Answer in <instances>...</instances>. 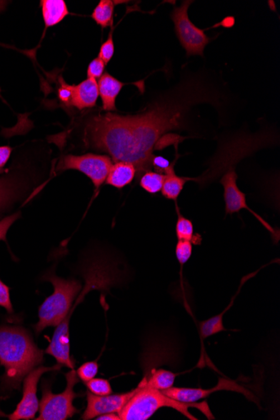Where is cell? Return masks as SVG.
Wrapping results in <instances>:
<instances>
[{"mask_svg": "<svg viewBox=\"0 0 280 420\" xmlns=\"http://www.w3.org/2000/svg\"><path fill=\"white\" fill-rule=\"evenodd\" d=\"M23 185L16 176L0 177V216L9 211L21 199Z\"/></svg>", "mask_w": 280, "mask_h": 420, "instance_id": "obj_12", "label": "cell"}, {"mask_svg": "<svg viewBox=\"0 0 280 420\" xmlns=\"http://www.w3.org/2000/svg\"><path fill=\"white\" fill-rule=\"evenodd\" d=\"M171 166L170 161L162 156H154L152 159V166L158 173L165 174L169 168Z\"/></svg>", "mask_w": 280, "mask_h": 420, "instance_id": "obj_30", "label": "cell"}, {"mask_svg": "<svg viewBox=\"0 0 280 420\" xmlns=\"http://www.w3.org/2000/svg\"><path fill=\"white\" fill-rule=\"evenodd\" d=\"M44 278L53 284L54 292L39 309V321L35 325L37 335L46 328L57 326L66 320L81 289V284L76 279L59 278L51 271L46 273Z\"/></svg>", "mask_w": 280, "mask_h": 420, "instance_id": "obj_4", "label": "cell"}, {"mask_svg": "<svg viewBox=\"0 0 280 420\" xmlns=\"http://www.w3.org/2000/svg\"><path fill=\"white\" fill-rule=\"evenodd\" d=\"M165 175L153 171H147L140 179V186L151 194H156L162 190Z\"/></svg>", "mask_w": 280, "mask_h": 420, "instance_id": "obj_20", "label": "cell"}, {"mask_svg": "<svg viewBox=\"0 0 280 420\" xmlns=\"http://www.w3.org/2000/svg\"><path fill=\"white\" fill-rule=\"evenodd\" d=\"M114 54V42L113 31L110 32L108 40L100 48L99 57L102 59L106 65L112 59Z\"/></svg>", "mask_w": 280, "mask_h": 420, "instance_id": "obj_26", "label": "cell"}, {"mask_svg": "<svg viewBox=\"0 0 280 420\" xmlns=\"http://www.w3.org/2000/svg\"><path fill=\"white\" fill-rule=\"evenodd\" d=\"M136 175V169L131 163L116 162L111 167L106 182L107 184L121 189L131 183Z\"/></svg>", "mask_w": 280, "mask_h": 420, "instance_id": "obj_15", "label": "cell"}, {"mask_svg": "<svg viewBox=\"0 0 280 420\" xmlns=\"http://www.w3.org/2000/svg\"><path fill=\"white\" fill-rule=\"evenodd\" d=\"M175 165L176 161L171 163L170 168L164 174L166 177L161 190L164 196L173 201L177 200L186 181H191L190 178L178 176L174 170Z\"/></svg>", "mask_w": 280, "mask_h": 420, "instance_id": "obj_17", "label": "cell"}, {"mask_svg": "<svg viewBox=\"0 0 280 420\" xmlns=\"http://www.w3.org/2000/svg\"><path fill=\"white\" fill-rule=\"evenodd\" d=\"M99 96V85L96 81L86 79L77 86H74V98L71 106L79 110L94 108Z\"/></svg>", "mask_w": 280, "mask_h": 420, "instance_id": "obj_13", "label": "cell"}, {"mask_svg": "<svg viewBox=\"0 0 280 420\" xmlns=\"http://www.w3.org/2000/svg\"><path fill=\"white\" fill-rule=\"evenodd\" d=\"M112 159L108 156L96 154H86L84 156H66L61 159L58 171L75 170L83 172L93 181L96 190L107 179Z\"/></svg>", "mask_w": 280, "mask_h": 420, "instance_id": "obj_7", "label": "cell"}, {"mask_svg": "<svg viewBox=\"0 0 280 420\" xmlns=\"http://www.w3.org/2000/svg\"><path fill=\"white\" fill-rule=\"evenodd\" d=\"M236 179H238V175H236L234 167H231L221 177V183L224 188L226 214H234L243 209L249 210L251 214L257 217L259 221H261L264 226L272 231V229L270 228L266 221H264L261 217L249 209L247 201H246V195L240 191L238 185H236Z\"/></svg>", "mask_w": 280, "mask_h": 420, "instance_id": "obj_11", "label": "cell"}, {"mask_svg": "<svg viewBox=\"0 0 280 420\" xmlns=\"http://www.w3.org/2000/svg\"><path fill=\"white\" fill-rule=\"evenodd\" d=\"M41 6L46 27L57 25L69 14L64 0H42Z\"/></svg>", "mask_w": 280, "mask_h": 420, "instance_id": "obj_16", "label": "cell"}, {"mask_svg": "<svg viewBox=\"0 0 280 420\" xmlns=\"http://www.w3.org/2000/svg\"><path fill=\"white\" fill-rule=\"evenodd\" d=\"M116 3L117 2L112 1V0H101L98 6L91 14V18L94 19L96 25L103 29L113 26Z\"/></svg>", "mask_w": 280, "mask_h": 420, "instance_id": "obj_19", "label": "cell"}, {"mask_svg": "<svg viewBox=\"0 0 280 420\" xmlns=\"http://www.w3.org/2000/svg\"><path fill=\"white\" fill-rule=\"evenodd\" d=\"M125 84H126L116 79L108 72H106L100 77L98 85L104 111L112 112V111L117 110L116 109V99H117V96Z\"/></svg>", "mask_w": 280, "mask_h": 420, "instance_id": "obj_14", "label": "cell"}, {"mask_svg": "<svg viewBox=\"0 0 280 420\" xmlns=\"http://www.w3.org/2000/svg\"><path fill=\"white\" fill-rule=\"evenodd\" d=\"M99 373V364L94 361H88L81 365L76 371V374L84 383L89 382L91 379L95 378Z\"/></svg>", "mask_w": 280, "mask_h": 420, "instance_id": "obj_24", "label": "cell"}, {"mask_svg": "<svg viewBox=\"0 0 280 420\" xmlns=\"http://www.w3.org/2000/svg\"><path fill=\"white\" fill-rule=\"evenodd\" d=\"M66 387L59 394L51 392V386L48 383L42 384V398L40 403V415L36 420H66L79 414V410L74 407V401L80 394L74 391L75 385L80 382L76 371L71 369L66 374Z\"/></svg>", "mask_w": 280, "mask_h": 420, "instance_id": "obj_5", "label": "cell"}, {"mask_svg": "<svg viewBox=\"0 0 280 420\" xmlns=\"http://www.w3.org/2000/svg\"><path fill=\"white\" fill-rule=\"evenodd\" d=\"M162 408H171L184 415L187 419L196 420L197 419L189 412L190 408H196L204 413L209 419H214L209 404L185 403L169 397L162 391L147 385L139 384L135 389V393L129 399L124 407L120 410L119 415L121 420H146L152 417L154 413Z\"/></svg>", "mask_w": 280, "mask_h": 420, "instance_id": "obj_3", "label": "cell"}, {"mask_svg": "<svg viewBox=\"0 0 280 420\" xmlns=\"http://www.w3.org/2000/svg\"><path fill=\"white\" fill-rule=\"evenodd\" d=\"M44 352L38 349L30 333L19 326H0V394L19 390L26 375L41 366Z\"/></svg>", "mask_w": 280, "mask_h": 420, "instance_id": "obj_2", "label": "cell"}, {"mask_svg": "<svg viewBox=\"0 0 280 420\" xmlns=\"http://www.w3.org/2000/svg\"><path fill=\"white\" fill-rule=\"evenodd\" d=\"M95 419L96 420H121L120 419L119 414H116V413H108L99 415V416L96 417Z\"/></svg>", "mask_w": 280, "mask_h": 420, "instance_id": "obj_32", "label": "cell"}, {"mask_svg": "<svg viewBox=\"0 0 280 420\" xmlns=\"http://www.w3.org/2000/svg\"><path fill=\"white\" fill-rule=\"evenodd\" d=\"M221 90L215 77L201 71L182 77L141 114L94 115L86 122L84 142L96 151L108 153L115 162L133 164L138 176H143L153 168L154 149L163 135L186 129L196 105L221 104Z\"/></svg>", "mask_w": 280, "mask_h": 420, "instance_id": "obj_1", "label": "cell"}, {"mask_svg": "<svg viewBox=\"0 0 280 420\" xmlns=\"http://www.w3.org/2000/svg\"><path fill=\"white\" fill-rule=\"evenodd\" d=\"M192 254V244L189 241L179 240L176 247V255L179 263L185 264Z\"/></svg>", "mask_w": 280, "mask_h": 420, "instance_id": "obj_25", "label": "cell"}, {"mask_svg": "<svg viewBox=\"0 0 280 420\" xmlns=\"http://www.w3.org/2000/svg\"><path fill=\"white\" fill-rule=\"evenodd\" d=\"M234 299V297L233 299V301H231V304H233ZM231 304L226 309L230 308ZM226 311V310H225L223 313L219 314V315L211 317V319H209V320H206L201 323V335L202 338H204V339H205V338L206 337H209L211 336L217 334V333H219L221 331H226L223 324V319Z\"/></svg>", "mask_w": 280, "mask_h": 420, "instance_id": "obj_21", "label": "cell"}, {"mask_svg": "<svg viewBox=\"0 0 280 420\" xmlns=\"http://www.w3.org/2000/svg\"><path fill=\"white\" fill-rule=\"evenodd\" d=\"M176 374L166 369H154L149 373L139 384L147 385L158 390L164 391L173 387Z\"/></svg>", "mask_w": 280, "mask_h": 420, "instance_id": "obj_18", "label": "cell"}, {"mask_svg": "<svg viewBox=\"0 0 280 420\" xmlns=\"http://www.w3.org/2000/svg\"><path fill=\"white\" fill-rule=\"evenodd\" d=\"M134 393L135 389L128 393L105 396H98L88 392L86 393L88 405L84 414L81 415V419H93L101 414L108 413L119 414Z\"/></svg>", "mask_w": 280, "mask_h": 420, "instance_id": "obj_9", "label": "cell"}, {"mask_svg": "<svg viewBox=\"0 0 280 420\" xmlns=\"http://www.w3.org/2000/svg\"><path fill=\"white\" fill-rule=\"evenodd\" d=\"M62 365L58 364L54 366H38L29 373L24 379L23 397L21 401L17 405L16 409L11 414L6 415L9 420H30L35 419L40 404L37 398V387L39 381L43 374L47 371H56L61 369Z\"/></svg>", "mask_w": 280, "mask_h": 420, "instance_id": "obj_8", "label": "cell"}, {"mask_svg": "<svg viewBox=\"0 0 280 420\" xmlns=\"http://www.w3.org/2000/svg\"><path fill=\"white\" fill-rule=\"evenodd\" d=\"M0 306L6 309L9 314L14 311L9 288L1 279H0Z\"/></svg>", "mask_w": 280, "mask_h": 420, "instance_id": "obj_29", "label": "cell"}, {"mask_svg": "<svg viewBox=\"0 0 280 420\" xmlns=\"http://www.w3.org/2000/svg\"><path fill=\"white\" fill-rule=\"evenodd\" d=\"M105 65L104 61L100 59L99 57H96L91 61L88 67V71H86L89 79L94 80L100 79L104 75Z\"/></svg>", "mask_w": 280, "mask_h": 420, "instance_id": "obj_28", "label": "cell"}, {"mask_svg": "<svg viewBox=\"0 0 280 420\" xmlns=\"http://www.w3.org/2000/svg\"><path fill=\"white\" fill-rule=\"evenodd\" d=\"M179 217L176 226V236L179 240L189 241V242H196L194 234V226L192 221L183 216L180 212H178Z\"/></svg>", "mask_w": 280, "mask_h": 420, "instance_id": "obj_22", "label": "cell"}, {"mask_svg": "<svg viewBox=\"0 0 280 420\" xmlns=\"http://www.w3.org/2000/svg\"><path fill=\"white\" fill-rule=\"evenodd\" d=\"M192 3L183 1L181 6L174 8L171 18L178 40L186 50L187 56H204L205 47L212 39L207 36L204 30L196 27L188 16V9Z\"/></svg>", "mask_w": 280, "mask_h": 420, "instance_id": "obj_6", "label": "cell"}, {"mask_svg": "<svg viewBox=\"0 0 280 420\" xmlns=\"http://www.w3.org/2000/svg\"><path fill=\"white\" fill-rule=\"evenodd\" d=\"M12 149L9 146L0 147V169L6 165L9 158H11Z\"/></svg>", "mask_w": 280, "mask_h": 420, "instance_id": "obj_31", "label": "cell"}, {"mask_svg": "<svg viewBox=\"0 0 280 420\" xmlns=\"http://www.w3.org/2000/svg\"><path fill=\"white\" fill-rule=\"evenodd\" d=\"M61 86L58 89V98L62 104L66 106H71L72 98H74V86L69 85L64 80L60 79Z\"/></svg>", "mask_w": 280, "mask_h": 420, "instance_id": "obj_27", "label": "cell"}, {"mask_svg": "<svg viewBox=\"0 0 280 420\" xmlns=\"http://www.w3.org/2000/svg\"><path fill=\"white\" fill-rule=\"evenodd\" d=\"M89 392L98 396H105L113 394L109 381L104 379H93L86 383Z\"/></svg>", "mask_w": 280, "mask_h": 420, "instance_id": "obj_23", "label": "cell"}, {"mask_svg": "<svg viewBox=\"0 0 280 420\" xmlns=\"http://www.w3.org/2000/svg\"><path fill=\"white\" fill-rule=\"evenodd\" d=\"M219 390L235 391V392L243 394L247 397L251 396V394L242 385L236 384L235 381L221 378L219 379V384L216 385V387L211 389L176 388L173 386L172 388L164 390L162 392L178 401L196 403Z\"/></svg>", "mask_w": 280, "mask_h": 420, "instance_id": "obj_10", "label": "cell"}]
</instances>
